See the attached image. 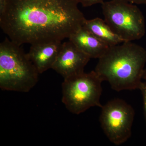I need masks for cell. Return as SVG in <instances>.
I'll use <instances>...</instances> for the list:
<instances>
[{"label": "cell", "instance_id": "8992f818", "mask_svg": "<svg viewBox=\"0 0 146 146\" xmlns=\"http://www.w3.org/2000/svg\"><path fill=\"white\" fill-rule=\"evenodd\" d=\"M100 122L106 136L112 143L120 145L130 138L135 112L124 100L115 99L101 108Z\"/></svg>", "mask_w": 146, "mask_h": 146}, {"label": "cell", "instance_id": "7a4b0ae2", "mask_svg": "<svg viewBox=\"0 0 146 146\" xmlns=\"http://www.w3.org/2000/svg\"><path fill=\"white\" fill-rule=\"evenodd\" d=\"M146 63V50L132 42L109 47L99 58L95 72L117 91L139 89Z\"/></svg>", "mask_w": 146, "mask_h": 146}, {"label": "cell", "instance_id": "6da1fadb", "mask_svg": "<svg viewBox=\"0 0 146 146\" xmlns=\"http://www.w3.org/2000/svg\"><path fill=\"white\" fill-rule=\"evenodd\" d=\"M77 0H7L0 26L19 45L62 42L83 26L86 18Z\"/></svg>", "mask_w": 146, "mask_h": 146}, {"label": "cell", "instance_id": "8fae6325", "mask_svg": "<svg viewBox=\"0 0 146 146\" xmlns=\"http://www.w3.org/2000/svg\"><path fill=\"white\" fill-rule=\"evenodd\" d=\"M139 90L141 91L143 100L144 115L145 117L146 125V82H142L139 87Z\"/></svg>", "mask_w": 146, "mask_h": 146}, {"label": "cell", "instance_id": "52a82bcc", "mask_svg": "<svg viewBox=\"0 0 146 146\" xmlns=\"http://www.w3.org/2000/svg\"><path fill=\"white\" fill-rule=\"evenodd\" d=\"M91 58L69 41L61 44L52 69L64 79L84 72Z\"/></svg>", "mask_w": 146, "mask_h": 146}, {"label": "cell", "instance_id": "5b68a950", "mask_svg": "<svg viewBox=\"0 0 146 146\" xmlns=\"http://www.w3.org/2000/svg\"><path fill=\"white\" fill-rule=\"evenodd\" d=\"M105 21L124 42H132L143 37L145 22L142 11L133 4L110 0L102 4Z\"/></svg>", "mask_w": 146, "mask_h": 146}, {"label": "cell", "instance_id": "4fadbf2b", "mask_svg": "<svg viewBox=\"0 0 146 146\" xmlns=\"http://www.w3.org/2000/svg\"><path fill=\"white\" fill-rule=\"evenodd\" d=\"M135 4H146V0H119Z\"/></svg>", "mask_w": 146, "mask_h": 146}, {"label": "cell", "instance_id": "30bf717a", "mask_svg": "<svg viewBox=\"0 0 146 146\" xmlns=\"http://www.w3.org/2000/svg\"><path fill=\"white\" fill-rule=\"evenodd\" d=\"M82 26L110 47L124 42L112 31L105 20L101 18L86 19Z\"/></svg>", "mask_w": 146, "mask_h": 146}, {"label": "cell", "instance_id": "277c9868", "mask_svg": "<svg viewBox=\"0 0 146 146\" xmlns=\"http://www.w3.org/2000/svg\"><path fill=\"white\" fill-rule=\"evenodd\" d=\"M102 82L95 70L64 79L62 100L65 107L76 115L83 113L91 107L101 108Z\"/></svg>", "mask_w": 146, "mask_h": 146}, {"label": "cell", "instance_id": "5bb4252c", "mask_svg": "<svg viewBox=\"0 0 146 146\" xmlns=\"http://www.w3.org/2000/svg\"><path fill=\"white\" fill-rule=\"evenodd\" d=\"M6 3L7 0H0V14L4 10Z\"/></svg>", "mask_w": 146, "mask_h": 146}, {"label": "cell", "instance_id": "9c48e42d", "mask_svg": "<svg viewBox=\"0 0 146 146\" xmlns=\"http://www.w3.org/2000/svg\"><path fill=\"white\" fill-rule=\"evenodd\" d=\"M68 39L91 58L99 59L110 47L83 26L71 35Z\"/></svg>", "mask_w": 146, "mask_h": 146}, {"label": "cell", "instance_id": "7c38bea8", "mask_svg": "<svg viewBox=\"0 0 146 146\" xmlns=\"http://www.w3.org/2000/svg\"><path fill=\"white\" fill-rule=\"evenodd\" d=\"M79 3L81 4L84 7H88L94 5L102 4L105 0H77Z\"/></svg>", "mask_w": 146, "mask_h": 146}, {"label": "cell", "instance_id": "9a60e30c", "mask_svg": "<svg viewBox=\"0 0 146 146\" xmlns=\"http://www.w3.org/2000/svg\"><path fill=\"white\" fill-rule=\"evenodd\" d=\"M143 79L146 82V68L144 70L143 75Z\"/></svg>", "mask_w": 146, "mask_h": 146}, {"label": "cell", "instance_id": "ba28073f", "mask_svg": "<svg viewBox=\"0 0 146 146\" xmlns=\"http://www.w3.org/2000/svg\"><path fill=\"white\" fill-rule=\"evenodd\" d=\"M61 44L54 42L31 45L28 56L39 74L52 68Z\"/></svg>", "mask_w": 146, "mask_h": 146}, {"label": "cell", "instance_id": "3957f363", "mask_svg": "<svg viewBox=\"0 0 146 146\" xmlns=\"http://www.w3.org/2000/svg\"><path fill=\"white\" fill-rule=\"evenodd\" d=\"M21 45L6 38L0 44V87L27 93L35 86L39 73Z\"/></svg>", "mask_w": 146, "mask_h": 146}]
</instances>
